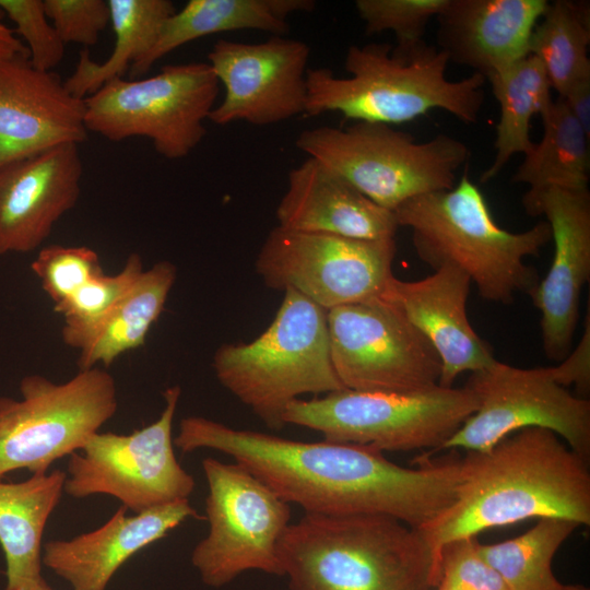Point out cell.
<instances>
[{
	"label": "cell",
	"instance_id": "6da1fadb",
	"mask_svg": "<svg viewBox=\"0 0 590 590\" xmlns=\"http://www.w3.org/2000/svg\"><path fill=\"white\" fill-rule=\"evenodd\" d=\"M174 446L182 453L212 449L232 457L305 512L384 515L414 529L450 506L461 477L457 457H423L417 468H405L370 446L293 440L196 415L180 421Z\"/></svg>",
	"mask_w": 590,
	"mask_h": 590
},
{
	"label": "cell",
	"instance_id": "7a4b0ae2",
	"mask_svg": "<svg viewBox=\"0 0 590 590\" xmlns=\"http://www.w3.org/2000/svg\"><path fill=\"white\" fill-rule=\"evenodd\" d=\"M589 461L550 429L515 432L486 451L461 458L455 499L420 529L430 547L438 582L447 543L531 518L590 524Z\"/></svg>",
	"mask_w": 590,
	"mask_h": 590
},
{
	"label": "cell",
	"instance_id": "3957f363",
	"mask_svg": "<svg viewBox=\"0 0 590 590\" xmlns=\"http://www.w3.org/2000/svg\"><path fill=\"white\" fill-rule=\"evenodd\" d=\"M448 63L447 55L425 40L409 49L377 43L350 46L344 57L347 76H335L327 68L308 69L305 115L340 113L345 119L392 126L442 109L474 123L486 79L474 72L448 80Z\"/></svg>",
	"mask_w": 590,
	"mask_h": 590
},
{
	"label": "cell",
	"instance_id": "277c9868",
	"mask_svg": "<svg viewBox=\"0 0 590 590\" xmlns=\"http://www.w3.org/2000/svg\"><path fill=\"white\" fill-rule=\"evenodd\" d=\"M290 590H435L430 547L420 533L384 515L309 514L278 544Z\"/></svg>",
	"mask_w": 590,
	"mask_h": 590
},
{
	"label": "cell",
	"instance_id": "5b68a950",
	"mask_svg": "<svg viewBox=\"0 0 590 590\" xmlns=\"http://www.w3.org/2000/svg\"><path fill=\"white\" fill-rule=\"evenodd\" d=\"M393 213L398 226L411 231L423 262L434 270L445 264L459 269L486 300L511 304L540 282L524 259L539 256L552 239L548 223L519 233L502 228L467 172L452 188L414 197Z\"/></svg>",
	"mask_w": 590,
	"mask_h": 590
},
{
	"label": "cell",
	"instance_id": "8992f818",
	"mask_svg": "<svg viewBox=\"0 0 590 590\" xmlns=\"http://www.w3.org/2000/svg\"><path fill=\"white\" fill-rule=\"evenodd\" d=\"M212 367L220 384L271 429H281L290 403L308 393L345 389L332 364L328 311L284 291L266 330L250 342L219 346Z\"/></svg>",
	"mask_w": 590,
	"mask_h": 590
},
{
	"label": "cell",
	"instance_id": "52a82bcc",
	"mask_svg": "<svg viewBox=\"0 0 590 590\" xmlns=\"http://www.w3.org/2000/svg\"><path fill=\"white\" fill-rule=\"evenodd\" d=\"M295 145L392 212L414 197L452 188L470 157L465 143L448 134L417 142L391 125L369 121L306 129Z\"/></svg>",
	"mask_w": 590,
	"mask_h": 590
},
{
	"label": "cell",
	"instance_id": "ba28073f",
	"mask_svg": "<svg viewBox=\"0 0 590 590\" xmlns=\"http://www.w3.org/2000/svg\"><path fill=\"white\" fill-rule=\"evenodd\" d=\"M477 405L465 387L437 385L408 392L343 389L293 401L283 422L319 432L326 440L366 445L382 452H436Z\"/></svg>",
	"mask_w": 590,
	"mask_h": 590
},
{
	"label": "cell",
	"instance_id": "9c48e42d",
	"mask_svg": "<svg viewBox=\"0 0 590 590\" xmlns=\"http://www.w3.org/2000/svg\"><path fill=\"white\" fill-rule=\"evenodd\" d=\"M19 389L20 399L0 397V480L20 469L48 472L81 450L118 409L115 379L102 367L80 369L63 382L26 375Z\"/></svg>",
	"mask_w": 590,
	"mask_h": 590
},
{
	"label": "cell",
	"instance_id": "30bf717a",
	"mask_svg": "<svg viewBox=\"0 0 590 590\" xmlns=\"http://www.w3.org/2000/svg\"><path fill=\"white\" fill-rule=\"evenodd\" d=\"M220 86L208 62L167 64L143 79L116 78L84 98L85 126L114 142L146 138L160 155L179 160L205 137Z\"/></svg>",
	"mask_w": 590,
	"mask_h": 590
},
{
	"label": "cell",
	"instance_id": "8fae6325",
	"mask_svg": "<svg viewBox=\"0 0 590 590\" xmlns=\"http://www.w3.org/2000/svg\"><path fill=\"white\" fill-rule=\"evenodd\" d=\"M202 469L209 532L191 553L202 582L221 588L248 570L283 576L278 544L291 523L290 504L237 462L208 457Z\"/></svg>",
	"mask_w": 590,
	"mask_h": 590
},
{
	"label": "cell",
	"instance_id": "7c38bea8",
	"mask_svg": "<svg viewBox=\"0 0 590 590\" xmlns=\"http://www.w3.org/2000/svg\"><path fill=\"white\" fill-rule=\"evenodd\" d=\"M181 394L179 386L163 392L158 418L131 434H94L70 456L63 493L73 498L109 495L134 514L189 499L194 479L174 451L173 422Z\"/></svg>",
	"mask_w": 590,
	"mask_h": 590
},
{
	"label": "cell",
	"instance_id": "4fadbf2b",
	"mask_svg": "<svg viewBox=\"0 0 590 590\" xmlns=\"http://www.w3.org/2000/svg\"><path fill=\"white\" fill-rule=\"evenodd\" d=\"M394 238L359 239L331 234L271 229L256 271L273 290H293L327 311L381 298L394 278Z\"/></svg>",
	"mask_w": 590,
	"mask_h": 590
},
{
	"label": "cell",
	"instance_id": "5bb4252c",
	"mask_svg": "<svg viewBox=\"0 0 590 590\" xmlns=\"http://www.w3.org/2000/svg\"><path fill=\"white\" fill-rule=\"evenodd\" d=\"M464 387L476 397L477 409L438 451H486L515 432L541 427L589 461L590 402L558 385L547 367L519 368L496 359L471 373Z\"/></svg>",
	"mask_w": 590,
	"mask_h": 590
},
{
	"label": "cell",
	"instance_id": "9a60e30c",
	"mask_svg": "<svg viewBox=\"0 0 590 590\" xmlns=\"http://www.w3.org/2000/svg\"><path fill=\"white\" fill-rule=\"evenodd\" d=\"M328 332L332 364L345 389L408 392L439 382L436 350L382 298L329 310Z\"/></svg>",
	"mask_w": 590,
	"mask_h": 590
},
{
	"label": "cell",
	"instance_id": "2e32d148",
	"mask_svg": "<svg viewBox=\"0 0 590 590\" xmlns=\"http://www.w3.org/2000/svg\"><path fill=\"white\" fill-rule=\"evenodd\" d=\"M309 55L305 42L285 35L258 44L217 40L208 63L224 97L209 120L219 126H268L305 115Z\"/></svg>",
	"mask_w": 590,
	"mask_h": 590
},
{
	"label": "cell",
	"instance_id": "e0dca14e",
	"mask_svg": "<svg viewBox=\"0 0 590 590\" xmlns=\"http://www.w3.org/2000/svg\"><path fill=\"white\" fill-rule=\"evenodd\" d=\"M524 210L546 217L554 240L548 272L529 296L541 315L545 356L560 362L573 349L581 290L590 278V193L550 188Z\"/></svg>",
	"mask_w": 590,
	"mask_h": 590
},
{
	"label": "cell",
	"instance_id": "ac0fdd59",
	"mask_svg": "<svg viewBox=\"0 0 590 590\" xmlns=\"http://www.w3.org/2000/svg\"><path fill=\"white\" fill-rule=\"evenodd\" d=\"M84 98L28 55L0 61V167L87 138Z\"/></svg>",
	"mask_w": 590,
	"mask_h": 590
},
{
	"label": "cell",
	"instance_id": "d6986e66",
	"mask_svg": "<svg viewBox=\"0 0 590 590\" xmlns=\"http://www.w3.org/2000/svg\"><path fill=\"white\" fill-rule=\"evenodd\" d=\"M83 163L68 143L0 167V255L37 249L80 198Z\"/></svg>",
	"mask_w": 590,
	"mask_h": 590
},
{
	"label": "cell",
	"instance_id": "ffe728a7",
	"mask_svg": "<svg viewBox=\"0 0 590 590\" xmlns=\"http://www.w3.org/2000/svg\"><path fill=\"white\" fill-rule=\"evenodd\" d=\"M471 280L445 264L421 280L396 276L382 299L396 306L430 342L441 361L438 385L453 387L463 373L481 370L496 358L491 345L474 330L467 314Z\"/></svg>",
	"mask_w": 590,
	"mask_h": 590
},
{
	"label": "cell",
	"instance_id": "44dd1931",
	"mask_svg": "<svg viewBox=\"0 0 590 590\" xmlns=\"http://www.w3.org/2000/svg\"><path fill=\"white\" fill-rule=\"evenodd\" d=\"M122 505L99 528L44 544L43 564L72 590H106L115 573L135 553L163 539L188 518H200L189 499L127 515Z\"/></svg>",
	"mask_w": 590,
	"mask_h": 590
},
{
	"label": "cell",
	"instance_id": "7402d4cb",
	"mask_svg": "<svg viewBox=\"0 0 590 590\" xmlns=\"http://www.w3.org/2000/svg\"><path fill=\"white\" fill-rule=\"evenodd\" d=\"M546 0H447L436 16L437 46L449 62L485 79L529 55Z\"/></svg>",
	"mask_w": 590,
	"mask_h": 590
},
{
	"label": "cell",
	"instance_id": "603a6c76",
	"mask_svg": "<svg viewBox=\"0 0 590 590\" xmlns=\"http://www.w3.org/2000/svg\"><path fill=\"white\" fill-rule=\"evenodd\" d=\"M275 216L286 229L359 239L394 238L399 228L392 211L312 157L288 173Z\"/></svg>",
	"mask_w": 590,
	"mask_h": 590
},
{
	"label": "cell",
	"instance_id": "cb8c5ba5",
	"mask_svg": "<svg viewBox=\"0 0 590 590\" xmlns=\"http://www.w3.org/2000/svg\"><path fill=\"white\" fill-rule=\"evenodd\" d=\"M177 276L166 260L144 269L129 290L99 319L80 329H61L66 345L79 352V369L108 368L119 356L144 344L164 310Z\"/></svg>",
	"mask_w": 590,
	"mask_h": 590
},
{
	"label": "cell",
	"instance_id": "d4e9b609",
	"mask_svg": "<svg viewBox=\"0 0 590 590\" xmlns=\"http://www.w3.org/2000/svg\"><path fill=\"white\" fill-rule=\"evenodd\" d=\"M315 8L314 0H189L167 17L152 48L131 66L130 78L139 79L167 54L204 36L244 30L283 36L292 14Z\"/></svg>",
	"mask_w": 590,
	"mask_h": 590
},
{
	"label": "cell",
	"instance_id": "484cf974",
	"mask_svg": "<svg viewBox=\"0 0 590 590\" xmlns=\"http://www.w3.org/2000/svg\"><path fill=\"white\" fill-rule=\"evenodd\" d=\"M66 476L58 469L32 474L20 483L0 480V545L7 564L3 590H16L43 578V534L60 502Z\"/></svg>",
	"mask_w": 590,
	"mask_h": 590
},
{
	"label": "cell",
	"instance_id": "4316f807",
	"mask_svg": "<svg viewBox=\"0 0 590 590\" xmlns=\"http://www.w3.org/2000/svg\"><path fill=\"white\" fill-rule=\"evenodd\" d=\"M543 135L524 154L511 177L526 184L523 208L550 188L588 190L590 173L589 135L559 97L541 115Z\"/></svg>",
	"mask_w": 590,
	"mask_h": 590
},
{
	"label": "cell",
	"instance_id": "83f0119b",
	"mask_svg": "<svg viewBox=\"0 0 590 590\" xmlns=\"http://www.w3.org/2000/svg\"><path fill=\"white\" fill-rule=\"evenodd\" d=\"M115 44L107 59L97 62L82 49L64 85L79 98L93 94L106 82L125 78L131 66L154 45L164 22L176 8L169 0H108Z\"/></svg>",
	"mask_w": 590,
	"mask_h": 590
},
{
	"label": "cell",
	"instance_id": "f1b7e54d",
	"mask_svg": "<svg viewBox=\"0 0 590 590\" xmlns=\"http://www.w3.org/2000/svg\"><path fill=\"white\" fill-rule=\"evenodd\" d=\"M496 98L500 116L496 126L493 163L481 176L486 182L497 176L515 155L533 146L530 120L542 115L553 102L551 84L541 62L527 55L486 78Z\"/></svg>",
	"mask_w": 590,
	"mask_h": 590
},
{
	"label": "cell",
	"instance_id": "f546056e",
	"mask_svg": "<svg viewBox=\"0 0 590 590\" xmlns=\"http://www.w3.org/2000/svg\"><path fill=\"white\" fill-rule=\"evenodd\" d=\"M589 44V4L570 0L548 2L531 34L529 54L541 62L559 97L576 82L590 78Z\"/></svg>",
	"mask_w": 590,
	"mask_h": 590
},
{
	"label": "cell",
	"instance_id": "4dcf8cb0",
	"mask_svg": "<svg viewBox=\"0 0 590 590\" xmlns=\"http://www.w3.org/2000/svg\"><path fill=\"white\" fill-rule=\"evenodd\" d=\"M579 526L543 518L523 534L495 544L477 543L482 557L502 576L509 590H563L552 562L562 544Z\"/></svg>",
	"mask_w": 590,
	"mask_h": 590
},
{
	"label": "cell",
	"instance_id": "1f68e13d",
	"mask_svg": "<svg viewBox=\"0 0 590 590\" xmlns=\"http://www.w3.org/2000/svg\"><path fill=\"white\" fill-rule=\"evenodd\" d=\"M447 0H356L355 8L368 35L392 32L394 47L409 49L424 42L428 22Z\"/></svg>",
	"mask_w": 590,
	"mask_h": 590
},
{
	"label": "cell",
	"instance_id": "d6a6232c",
	"mask_svg": "<svg viewBox=\"0 0 590 590\" xmlns=\"http://www.w3.org/2000/svg\"><path fill=\"white\" fill-rule=\"evenodd\" d=\"M144 270L141 257L133 252L122 269L111 275L96 274L54 310L63 317L62 329H80L104 316L129 290Z\"/></svg>",
	"mask_w": 590,
	"mask_h": 590
},
{
	"label": "cell",
	"instance_id": "836d02e7",
	"mask_svg": "<svg viewBox=\"0 0 590 590\" xmlns=\"http://www.w3.org/2000/svg\"><path fill=\"white\" fill-rule=\"evenodd\" d=\"M31 269L54 306L103 272L98 253L86 246H46L38 251Z\"/></svg>",
	"mask_w": 590,
	"mask_h": 590
},
{
	"label": "cell",
	"instance_id": "e575fe53",
	"mask_svg": "<svg viewBox=\"0 0 590 590\" xmlns=\"http://www.w3.org/2000/svg\"><path fill=\"white\" fill-rule=\"evenodd\" d=\"M0 9L15 25L32 66L52 71L62 61L66 45L46 14L44 0H0Z\"/></svg>",
	"mask_w": 590,
	"mask_h": 590
},
{
	"label": "cell",
	"instance_id": "d590c367",
	"mask_svg": "<svg viewBox=\"0 0 590 590\" xmlns=\"http://www.w3.org/2000/svg\"><path fill=\"white\" fill-rule=\"evenodd\" d=\"M477 543L474 536L444 545L435 590H509L502 576L482 557Z\"/></svg>",
	"mask_w": 590,
	"mask_h": 590
},
{
	"label": "cell",
	"instance_id": "8d00e7d4",
	"mask_svg": "<svg viewBox=\"0 0 590 590\" xmlns=\"http://www.w3.org/2000/svg\"><path fill=\"white\" fill-rule=\"evenodd\" d=\"M44 7L64 45H95L110 24V10L105 0H44Z\"/></svg>",
	"mask_w": 590,
	"mask_h": 590
},
{
	"label": "cell",
	"instance_id": "74e56055",
	"mask_svg": "<svg viewBox=\"0 0 590 590\" xmlns=\"http://www.w3.org/2000/svg\"><path fill=\"white\" fill-rule=\"evenodd\" d=\"M550 375L560 386L574 385L585 398L590 389V308L583 321V332L580 341L568 355L555 366L547 367Z\"/></svg>",
	"mask_w": 590,
	"mask_h": 590
},
{
	"label": "cell",
	"instance_id": "f35d334b",
	"mask_svg": "<svg viewBox=\"0 0 590 590\" xmlns=\"http://www.w3.org/2000/svg\"><path fill=\"white\" fill-rule=\"evenodd\" d=\"M559 98L590 137V78L576 82Z\"/></svg>",
	"mask_w": 590,
	"mask_h": 590
},
{
	"label": "cell",
	"instance_id": "ab89813d",
	"mask_svg": "<svg viewBox=\"0 0 590 590\" xmlns=\"http://www.w3.org/2000/svg\"><path fill=\"white\" fill-rule=\"evenodd\" d=\"M19 55H28L27 48L7 24L5 15L0 9V61Z\"/></svg>",
	"mask_w": 590,
	"mask_h": 590
},
{
	"label": "cell",
	"instance_id": "60d3db41",
	"mask_svg": "<svg viewBox=\"0 0 590 590\" xmlns=\"http://www.w3.org/2000/svg\"><path fill=\"white\" fill-rule=\"evenodd\" d=\"M16 590H54L44 578L27 583Z\"/></svg>",
	"mask_w": 590,
	"mask_h": 590
},
{
	"label": "cell",
	"instance_id": "b9f144b4",
	"mask_svg": "<svg viewBox=\"0 0 590 590\" xmlns=\"http://www.w3.org/2000/svg\"><path fill=\"white\" fill-rule=\"evenodd\" d=\"M563 590H589V588L582 585H564Z\"/></svg>",
	"mask_w": 590,
	"mask_h": 590
}]
</instances>
